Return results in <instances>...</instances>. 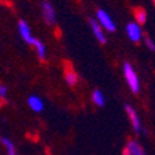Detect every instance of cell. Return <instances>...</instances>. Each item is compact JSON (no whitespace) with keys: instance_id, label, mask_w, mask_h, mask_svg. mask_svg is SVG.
Segmentation results:
<instances>
[{"instance_id":"cell-4","label":"cell","mask_w":155,"mask_h":155,"mask_svg":"<svg viewBox=\"0 0 155 155\" xmlns=\"http://www.w3.org/2000/svg\"><path fill=\"white\" fill-rule=\"evenodd\" d=\"M42 14H43V18H45L46 24H49V25L54 24L56 15H54L53 6H52L49 2H42Z\"/></svg>"},{"instance_id":"cell-14","label":"cell","mask_w":155,"mask_h":155,"mask_svg":"<svg viewBox=\"0 0 155 155\" xmlns=\"http://www.w3.org/2000/svg\"><path fill=\"white\" fill-rule=\"evenodd\" d=\"M2 143H3V144L6 145V148H7V152H8V155H17V154H15L14 144L11 143V140H8V138H6V137H2Z\"/></svg>"},{"instance_id":"cell-8","label":"cell","mask_w":155,"mask_h":155,"mask_svg":"<svg viewBox=\"0 0 155 155\" xmlns=\"http://www.w3.org/2000/svg\"><path fill=\"white\" fill-rule=\"evenodd\" d=\"M126 31H127V35H129V38L133 42H138V41L141 39V28L136 24V22H129L126 27Z\"/></svg>"},{"instance_id":"cell-9","label":"cell","mask_w":155,"mask_h":155,"mask_svg":"<svg viewBox=\"0 0 155 155\" xmlns=\"http://www.w3.org/2000/svg\"><path fill=\"white\" fill-rule=\"evenodd\" d=\"M90 25H91V28H92V31H94L95 38H97L101 43H106V36H105L104 31H102L99 21H97L94 18H90Z\"/></svg>"},{"instance_id":"cell-12","label":"cell","mask_w":155,"mask_h":155,"mask_svg":"<svg viewBox=\"0 0 155 155\" xmlns=\"http://www.w3.org/2000/svg\"><path fill=\"white\" fill-rule=\"evenodd\" d=\"M92 101H94V104L98 105V106H104V105H105L104 94H102L99 90H95L94 92H92Z\"/></svg>"},{"instance_id":"cell-3","label":"cell","mask_w":155,"mask_h":155,"mask_svg":"<svg viewBox=\"0 0 155 155\" xmlns=\"http://www.w3.org/2000/svg\"><path fill=\"white\" fill-rule=\"evenodd\" d=\"M18 31H20V35H21V38L25 41L27 43H29V45H34V42H35V38L31 35V29H29V25L27 24L25 21H24V20H20V21H18Z\"/></svg>"},{"instance_id":"cell-5","label":"cell","mask_w":155,"mask_h":155,"mask_svg":"<svg viewBox=\"0 0 155 155\" xmlns=\"http://www.w3.org/2000/svg\"><path fill=\"white\" fill-rule=\"evenodd\" d=\"M64 80L69 85H76L78 81V76H77L76 70L73 69V66L70 64L69 61H64Z\"/></svg>"},{"instance_id":"cell-13","label":"cell","mask_w":155,"mask_h":155,"mask_svg":"<svg viewBox=\"0 0 155 155\" xmlns=\"http://www.w3.org/2000/svg\"><path fill=\"white\" fill-rule=\"evenodd\" d=\"M34 46L36 48V52H38V56H39L41 60H43L45 59V56H46V51H45V45H43L41 41L35 39V42H34Z\"/></svg>"},{"instance_id":"cell-15","label":"cell","mask_w":155,"mask_h":155,"mask_svg":"<svg viewBox=\"0 0 155 155\" xmlns=\"http://www.w3.org/2000/svg\"><path fill=\"white\" fill-rule=\"evenodd\" d=\"M143 39H144L145 45H147V46L150 48L151 51H155V43L152 42V41H151V38H150V36H148L147 34H144V35H143Z\"/></svg>"},{"instance_id":"cell-10","label":"cell","mask_w":155,"mask_h":155,"mask_svg":"<svg viewBox=\"0 0 155 155\" xmlns=\"http://www.w3.org/2000/svg\"><path fill=\"white\" fill-rule=\"evenodd\" d=\"M28 105H29V108L32 109V110H35V112H42L43 108H45L43 101L39 97H36V95H31L28 98Z\"/></svg>"},{"instance_id":"cell-2","label":"cell","mask_w":155,"mask_h":155,"mask_svg":"<svg viewBox=\"0 0 155 155\" xmlns=\"http://www.w3.org/2000/svg\"><path fill=\"white\" fill-rule=\"evenodd\" d=\"M97 17H98V21H99V24H101V25L104 27L106 31H109V32H115V31H116L115 22H113V20L109 17V14L105 10L99 8V10L97 11Z\"/></svg>"},{"instance_id":"cell-11","label":"cell","mask_w":155,"mask_h":155,"mask_svg":"<svg viewBox=\"0 0 155 155\" xmlns=\"http://www.w3.org/2000/svg\"><path fill=\"white\" fill-rule=\"evenodd\" d=\"M134 17H136L138 24H145V21H147V13H145L144 8L141 7L134 8Z\"/></svg>"},{"instance_id":"cell-1","label":"cell","mask_w":155,"mask_h":155,"mask_svg":"<svg viewBox=\"0 0 155 155\" xmlns=\"http://www.w3.org/2000/svg\"><path fill=\"white\" fill-rule=\"evenodd\" d=\"M123 74H124V78L127 81V85L130 87V90L133 91L134 94H137L140 91V81H138V77L134 71V69L131 67L130 63H124L123 66Z\"/></svg>"},{"instance_id":"cell-7","label":"cell","mask_w":155,"mask_h":155,"mask_svg":"<svg viewBox=\"0 0 155 155\" xmlns=\"http://www.w3.org/2000/svg\"><path fill=\"white\" fill-rule=\"evenodd\" d=\"M123 155H147V154H145V151L137 141L130 140L126 145V150L123 151Z\"/></svg>"},{"instance_id":"cell-17","label":"cell","mask_w":155,"mask_h":155,"mask_svg":"<svg viewBox=\"0 0 155 155\" xmlns=\"http://www.w3.org/2000/svg\"><path fill=\"white\" fill-rule=\"evenodd\" d=\"M152 2H154V4H155V0H152Z\"/></svg>"},{"instance_id":"cell-6","label":"cell","mask_w":155,"mask_h":155,"mask_svg":"<svg viewBox=\"0 0 155 155\" xmlns=\"http://www.w3.org/2000/svg\"><path fill=\"white\" fill-rule=\"evenodd\" d=\"M124 109H126V112H127V116H129V119L130 122H131V126H133L134 131L136 133H138L141 130V123H140V119H138V116L137 113H136V110H134V108L131 106V105H124Z\"/></svg>"},{"instance_id":"cell-16","label":"cell","mask_w":155,"mask_h":155,"mask_svg":"<svg viewBox=\"0 0 155 155\" xmlns=\"http://www.w3.org/2000/svg\"><path fill=\"white\" fill-rule=\"evenodd\" d=\"M6 92H7L6 85H2V87H0V98H2V101H4V99H6Z\"/></svg>"}]
</instances>
